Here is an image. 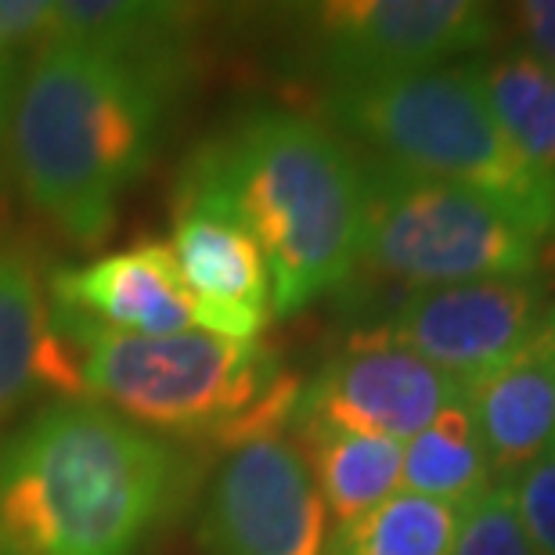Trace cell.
Returning <instances> with one entry per match:
<instances>
[{
  "instance_id": "cell-19",
  "label": "cell",
  "mask_w": 555,
  "mask_h": 555,
  "mask_svg": "<svg viewBox=\"0 0 555 555\" xmlns=\"http://www.w3.org/2000/svg\"><path fill=\"white\" fill-rule=\"evenodd\" d=\"M459 508L397 491L379 508L328 534L325 555H451Z\"/></svg>"
},
{
  "instance_id": "cell-1",
  "label": "cell",
  "mask_w": 555,
  "mask_h": 555,
  "mask_svg": "<svg viewBox=\"0 0 555 555\" xmlns=\"http://www.w3.org/2000/svg\"><path fill=\"white\" fill-rule=\"evenodd\" d=\"M181 62L43 43L11 116L22 192L65 238L98 246L159 152Z\"/></svg>"
},
{
  "instance_id": "cell-2",
  "label": "cell",
  "mask_w": 555,
  "mask_h": 555,
  "mask_svg": "<svg viewBox=\"0 0 555 555\" xmlns=\"http://www.w3.org/2000/svg\"><path fill=\"white\" fill-rule=\"evenodd\" d=\"M181 487L155 433L94 401H59L0 448V555H138Z\"/></svg>"
},
{
  "instance_id": "cell-11",
  "label": "cell",
  "mask_w": 555,
  "mask_h": 555,
  "mask_svg": "<svg viewBox=\"0 0 555 555\" xmlns=\"http://www.w3.org/2000/svg\"><path fill=\"white\" fill-rule=\"evenodd\" d=\"M170 249L195 296L203 332L257 339L271 318L268 263L235 209L192 177H181Z\"/></svg>"
},
{
  "instance_id": "cell-8",
  "label": "cell",
  "mask_w": 555,
  "mask_h": 555,
  "mask_svg": "<svg viewBox=\"0 0 555 555\" xmlns=\"http://www.w3.org/2000/svg\"><path fill=\"white\" fill-rule=\"evenodd\" d=\"M469 401V386L401 347L386 332H364L299 390L293 422H321L364 437L412 440L433 418Z\"/></svg>"
},
{
  "instance_id": "cell-14",
  "label": "cell",
  "mask_w": 555,
  "mask_h": 555,
  "mask_svg": "<svg viewBox=\"0 0 555 555\" xmlns=\"http://www.w3.org/2000/svg\"><path fill=\"white\" fill-rule=\"evenodd\" d=\"M43 386L83 393L80 353L54 325L40 278L18 249L0 253V418Z\"/></svg>"
},
{
  "instance_id": "cell-4",
  "label": "cell",
  "mask_w": 555,
  "mask_h": 555,
  "mask_svg": "<svg viewBox=\"0 0 555 555\" xmlns=\"http://www.w3.org/2000/svg\"><path fill=\"white\" fill-rule=\"evenodd\" d=\"M54 325L80 353L83 393L149 433L238 443L285 429L296 415L299 386L282 375L260 339H224L214 332L127 336L51 310Z\"/></svg>"
},
{
  "instance_id": "cell-21",
  "label": "cell",
  "mask_w": 555,
  "mask_h": 555,
  "mask_svg": "<svg viewBox=\"0 0 555 555\" xmlns=\"http://www.w3.org/2000/svg\"><path fill=\"white\" fill-rule=\"evenodd\" d=\"M513 498L534 555H555V448L519 473Z\"/></svg>"
},
{
  "instance_id": "cell-24",
  "label": "cell",
  "mask_w": 555,
  "mask_h": 555,
  "mask_svg": "<svg viewBox=\"0 0 555 555\" xmlns=\"http://www.w3.org/2000/svg\"><path fill=\"white\" fill-rule=\"evenodd\" d=\"M8 105H11V54H0V138L8 127Z\"/></svg>"
},
{
  "instance_id": "cell-18",
  "label": "cell",
  "mask_w": 555,
  "mask_h": 555,
  "mask_svg": "<svg viewBox=\"0 0 555 555\" xmlns=\"http://www.w3.org/2000/svg\"><path fill=\"white\" fill-rule=\"evenodd\" d=\"M491 476L494 465L487 459L480 429L469 415V401L437 415L404 448L401 480L412 494L433 498V502L454 508L469 505L494 483Z\"/></svg>"
},
{
  "instance_id": "cell-13",
  "label": "cell",
  "mask_w": 555,
  "mask_h": 555,
  "mask_svg": "<svg viewBox=\"0 0 555 555\" xmlns=\"http://www.w3.org/2000/svg\"><path fill=\"white\" fill-rule=\"evenodd\" d=\"M469 415L494 476H519L555 448V318L548 314L524 350L469 386Z\"/></svg>"
},
{
  "instance_id": "cell-16",
  "label": "cell",
  "mask_w": 555,
  "mask_h": 555,
  "mask_svg": "<svg viewBox=\"0 0 555 555\" xmlns=\"http://www.w3.org/2000/svg\"><path fill=\"white\" fill-rule=\"evenodd\" d=\"M192 11L177 4H94V0H73V4H51V22L43 43H73V48H94L124 59L152 62H181L184 26Z\"/></svg>"
},
{
  "instance_id": "cell-25",
  "label": "cell",
  "mask_w": 555,
  "mask_h": 555,
  "mask_svg": "<svg viewBox=\"0 0 555 555\" xmlns=\"http://www.w3.org/2000/svg\"><path fill=\"white\" fill-rule=\"evenodd\" d=\"M552 318H555V307H552Z\"/></svg>"
},
{
  "instance_id": "cell-10",
  "label": "cell",
  "mask_w": 555,
  "mask_h": 555,
  "mask_svg": "<svg viewBox=\"0 0 555 555\" xmlns=\"http://www.w3.org/2000/svg\"><path fill=\"white\" fill-rule=\"evenodd\" d=\"M548 314L552 307L538 274L487 278L415 288L401 299L383 332L440 372L473 386L516 358Z\"/></svg>"
},
{
  "instance_id": "cell-17",
  "label": "cell",
  "mask_w": 555,
  "mask_h": 555,
  "mask_svg": "<svg viewBox=\"0 0 555 555\" xmlns=\"http://www.w3.org/2000/svg\"><path fill=\"white\" fill-rule=\"evenodd\" d=\"M476 76L519 159L555 177V73L527 51H505L476 65Z\"/></svg>"
},
{
  "instance_id": "cell-12",
  "label": "cell",
  "mask_w": 555,
  "mask_h": 555,
  "mask_svg": "<svg viewBox=\"0 0 555 555\" xmlns=\"http://www.w3.org/2000/svg\"><path fill=\"white\" fill-rule=\"evenodd\" d=\"M51 304L59 314L127 336L203 332L195 296L188 293L173 249L155 238L51 274Z\"/></svg>"
},
{
  "instance_id": "cell-3",
  "label": "cell",
  "mask_w": 555,
  "mask_h": 555,
  "mask_svg": "<svg viewBox=\"0 0 555 555\" xmlns=\"http://www.w3.org/2000/svg\"><path fill=\"white\" fill-rule=\"evenodd\" d=\"M235 209L271 274V314H296L361 268L369 173L336 130L257 108L184 166Z\"/></svg>"
},
{
  "instance_id": "cell-9",
  "label": "cell",
  "mask_w": 555,
  "mask_h": 555,
  "mask_svg": "<svg viewBox=\"0 0 555 555\" xmlns=\"http://www.w3.org/2000/svg\"><path fill=\"white\" fill-rule=\"evenodd\" d=\"M318 48L336 83L437 69L498 37V11L473 0H343L314 11Z\"/></svg>"
},
{
  "instance_id": "cell-23",
  "label": "cell",
  "mask_w": 555,
  "mask_h": 555,
  "mask_svg": "<svg viewBox=\"0 0 555 555\" xmlns=\"http://www.w3.org/2000/svg\"><path fill=\"white\" fill-rule=\"evenodd\" d=\"M51 4L37 0H0V54H11L22 43L48 37Z\"/></svg>"
},
{
  "instance_id": "cell-7",
  "label": "cell",
  "mask_w": 555,
  "mask_h": 555,
  "mask_svg": "<svg viewBox=\"0 0 555 555\" xmlns=\"http://www.w3.org/2000/svg\"><path fill=\"white\" fill-rule=\"evenodd\" d=\"M198 541L209 555H325L328 508L299 443L282 429L231 443Z\"/></svg>"
},
{
  "instance_id": "cell-20",
  "label": "cell",
  "mask_w": 555,
  "mask_h": 555,
  "mask_svg": "<svg viewBox=\"0 0 555 555\" xmlns=\"http://www.w3.org/2000/svg\"><path fill=\"white\" fill-rule=\"evenodd\" d=\"M451 555H534L516 513L513 483H491L480 498L459 508V534Z\"/></svg>"
},
{
  "instance_id": "cell-5",
  "label": "cell",
  "mask_w": 555,
  "mask_h": 555,
  "mask_svg": "<svg viewBox=\"0 0 555 555\" xmlns=\"http://www.w3.org/2000/svg\"><path fill=\"white\" fill-rule=\"evenodd\" d=\"M325 113L369 144L379 163L505 198L541 235L555 238V177L516 155L487 105L476 65L336 83Z\"/></svg>"
},
{
  "instance_id": "cell-6",
  "label": "cell",
  "mask_w": 555,
  "mask_h": 555,
  "mask_svg": "<svg viewBox=\"0 0 555 555\" xmlns=\"http://www.w3.org/2000/svg\"><path fill=\"white\" fill-rule=\"evenodd\" d=\"M361 263L415 288L538 274L545 235L513 203L372 163Z\"/></svg>"
},
{
  "instance_id": "cell-15",
  "label": "cell",
  "mask_w": 555,
  "mask_h": 555,
  "mask_svg": "<svg viewBox=\"0 0 555 555\" xmlns=\"http://www.w3.org/2000/svg\"><path fill=\"white\" fill-rule=\"evenodd\" d=\"M296 426L299 451L339 527L379 508L404 483V448L397 440L364 437L321 422H296Z\"/></svg>"
},
{
  "instance_id": "cell-22",
  "label": "cell",
  "mask_w": 555,
  "mask_h": 555,
  "mask_svg": "<svg viewBox=\"0 0 555 555\" xmlns=\"http://www.w3.org/2000/svg\"><path fill=\"white\" fill-rule=\"evenodd\" d=\"M524 51L555 73V0H524L513 8Z\"/></svg>"
}]
</instances>
